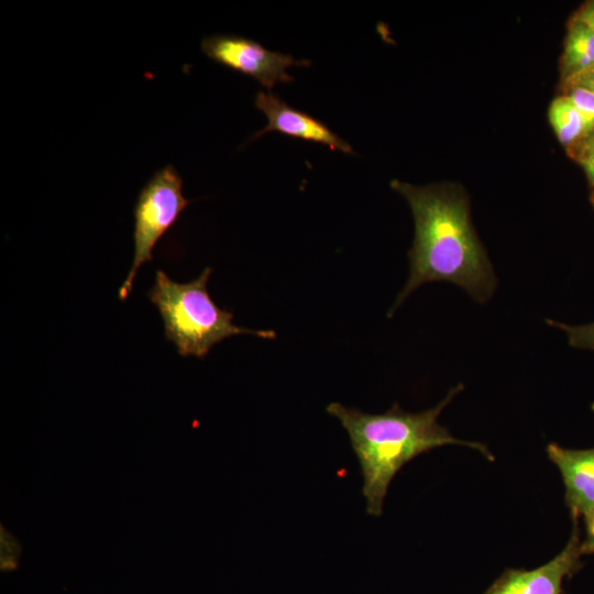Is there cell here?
Returning <instances> with one entry per match:
<instances>
[{
  "instance_id": "13",
  "label": "cell",
  "mask_w": 594,
  "mask_h": 594,
  "mask_svg": "<svg viewBox=\"0 0 594 594\" xmlns=\"http://www.w3.org/2000/svg\"><path fill=\"white\" fill-rule=\"evenodd\" d=\"M548 323L563 330L571 346L594 350V322L584 326H568L548 320Z\"/></svg>"
},
{
  "instance_id": "1",
  "label": "cell",
  "mask_w": 594,
  "mask_h": 594,
  "mask_svg": "<svg viewBox=\"0 0 594 594\" xmlns=\"http://www.w3.org/2000/svg\"><path fill=\"white\" fill-rule=\"evenodd\" d=\"M391 186L408 201L415 220V238L408 252L409 277L388 316L418 287L449 282L484 302L496 279L486 252L470 220L468 199L447 185L415 186L392 180Z\"/></svg>"
},
{
  "instance_id": "7",
  "label": "cell",
  "mask_w": 594,
  "mask_h": 594,
  "mask_svg": "<svg viewBox=\"0 0 594 594\" xmlns=\"http://www.w3.org/2000/svg\"><path fill=\"white\" fill-rule=\"evenodd\" d=\"M255 106L265 114L267 125L257 131L251 140H255L267 132L276 131L289 138L323 144L332 151H340L350 155L354 154L352 146L326 123L290 107L271 91L257 92Z\"/></svg>"
},
{
  "instance_id": "17",
  "label": "cell",
  "mask_w": 594,
  "mask_h": 594,
  "mask_svg": "<svg viewBox=\"0 0 594 594\" xmlns=\"http://www.w3.org/2000/svg\"><path fill=\"white\" fill-rule=\"evenodd\" d=\"M580 163L585 169L591 183L594 185V152L583 154Z\"/></svg>"
},
{
  "instance_id": "4",
  "label": "cell",
  "mask_w": 594,
  "mask_h": 594,
  "mask_svg": "<svg viewBox=\"0 0 594 594\" xmlns=\"http://www.w3.org/2000/svg\"><path fill=\"white\" fill-rule=\"evenodd\" d=\"M190 204L183 195V179L168 164L156 170L140 190L134 205V254L131 268L118 292L120 300L130 295L140 267L153 260V250Z\"/></svg>"
},
{
  "instance_id": "3",
  "label": "cell",
  "mask_w": 594,
  "mask_h": 594,
  "mask_svg": "<svg viewBox=\"0 0 594 594\" xmlns=\"http://www.w3.org/2000/svg\"><path fill=\"white\" fill-rule=\"evenodd\" d=\"M211 268L188 283H177L157 270L147 297L157 308L167 341L180 356L204 359L213 345L235 334L275 339L273 330H253L235 326L233 314L221 309L210 297L207 284Z\"/></svg>"
},
{
  "instance_id": "19",
  "label": "cell",
  "mask_w": 594,
  "mask_h": 594,
  "mask_svg": "<svg viewBox=\"0 0 594 594\" xmlns=\"http://www.w3.org/2000/svg\"><path fill=\"white\" fill-rule=\"evenodd\" d=\"M593 202H594V197H593Z\"/></svg>"
},
{
  "instance_id": "10",
  "label": "cell",
  "mask_w": 594,
  "mask_h": 594,
  "mask_svg": "<svg viewBox=\"0 0 594 594\" xmlns=\"http://www.w3.org/2000/svg\"><path fill=\"white\" fill-rule=\"evenodd\" d=\"M549 120L559 141L564 145H571L582 135H586L583 119L566 96L558 97L551 102Z\"/></svg>"
},
{
  "instance_id": "11",
  "label": "cell",
  "mask_w": 594,
  "mask_h": 594,
  "mask_svg": "<svg viewBox=\"0 0 594 594\" xmlns=\"http://www.w3.org/2000/svg\"><path fill=\"white\" fill-rule=\"evenodd\" d=\"M565 95L581 114L586 135L594 129V92L584 87L568 88Z\"/></svg>"
},
{
  "instance_id": "8",
  "label": "cell",
  "mask_w": 594,
  "mask_h": 594,
  "mask_svg": "<svg viewBox=\"0 0 594 594\" xmlns=\"http://www.w3.org/2000/svg\"><path fill=\"white\" fill-rule=\"evenodd\" d=\"M547 454L560 470L565 502L576 519L594 507V448L574 450L552 442L547 447Z\"/></svg>"
},
{
  "instance_id": "14",
  "label": "cell",
  "mask_w": 594,
  "mask_h": 594,
  "mask_svg": "<svg viewBox=\"0 0 594 594\" xmlns=\"http://www.w3.org/2000/svg\"><path fill=\"white\" fill-rule=\"evenodd\" d=\"M568 88L584 87L594 92V65L564 79Z\"/></svg>"
},
{
  "instance_id": "2",
  "label": "cell",
  "mask_w": 594,
  "mask_h": 594,
  "mask_svg": "<svg viewBox=\"0 0 594 594\" xmlns=\"http://www.w3.org/2000/svg\"><path fill=\"white\" fill-rule=\"evenodd\" d=\"M462 389L463 385L458 384L438 405L420 413L406 411L397 403L382 414L364 413L334 402L326 407L349 436L361 469L362 494L369 515L380 517L383 514L393 479L406 463L421 453L447 444H461L480 451L490 461L494 460L486 446L458 439L438 421L444 407Z\"/></svg>"
},
{
  "instance_id": "6",
  "label": "cell",
  "mask_w": 594,
  "mask_h": 594,
  "mask_svg": "<svg viewBox=\"0 0 594 594\" xmlns=\"http://www.w3.org/2000/svg\"><path fill=\"white\" fill-rule=\"evenodd\" d=\"M581 541L574 522L563 550L546 564L532 569H507L483 594H561L564 579L581 568Z\"/></svg>"
},
{
  "instance_id": "5",
  "label": "cell",
  "mask_w": 594,
  "mask_h": 594,
  "mask_svg": "<svg viewBox=\"0 0 594 594\" xmlns=\"http://www.w3.org/2000/svg\"><path fill=\"white\" fill-rule=\"evenodd\" d=\"M200 45L208 58L254 78L268 90L277 84L294 80L288 68L310 65L309 61L271 51L254 40L235 34L209 35L202 38Z\"/></svg>"
},
{
  "instance_id": "12",
  "label": "cell",
  "mask_w": 594,
  "mask_h": 594,
  "mask_svg": "<svg viewBox=\"0 0 594 594\" xmlns=\"http://www.w3.org/2000/svg\"><path fill=\"white\" fill-rule=\"evenodd\" d=\"M22 547L16 538L2 525L0 526V569L2 572L14 571L19 565Z\"/></svg>"
},
{
  "instance_id": "16",
  "label": "cell",
  "mask_w": 594,
  "mask_h": 594,
  "mask_svg": "<svg viewBox=\"0 0 594 594\" xmlns=\"http://www.w3.org/2000/svg\"><path fill=\"white\" fill-rule=\"evenodd\" d=\"M575 21L581 22L594 32V1L585 4L574 16Z\"/></svg>"
},
{
  "instance_id": "9",
  "label": "cell",
  "mask_w": 594,
  "mask_h": 594,
  "mask_svg": "<svg viewBox=\"0 0 594 594\" xmlns=\"http://www.w3.org/2000/svg\"><path fill=\"white\" fill-rule=\"evenodd\" d=\"M594 65V32L579 21L572 20L568 30L562 55L563 78Z\"/></svg>"
},
{
  "instance_id": "18",
  "label": "cell",
  "mask_w": 594,
  "mask_h": 594,
  "mask_svg": "<svg viewBox=\"0 0 594 594\" xmlns=\"http://www.w3.org/2000/svg\"><path fill=\"white\" fill-rule=\"evenodd\" d=\"M586 136L587 139L584 142L583 154L594 152V129Z\"/></svg>"
},
{
  "instance_id": "15",
  "label": "cell",
  "mask_w": 594,
  "mask_h": 594,
  "mask_svg": "<svg viewBox=\"0 0 594 594\" xmlns=\"http://www.w3.org/2000/svg\"><path fill=\"white\" fill-rule=\"evenodd\" d=\"M586 537L581 542L582 554L594 553V507L588 509L584 515Z\"/></svg>"
}]
</instances>
